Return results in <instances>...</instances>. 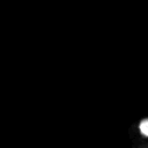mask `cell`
<instances>
[{
  "mask_svg": "<svg viewBox=\"0 0 148 148\" xmlns=\"http://www.w3.org/2000/svg\"><path fill=\"white\" fill-rule=\"evenodd\" d=\"M140 131L143 135L148 136V119H145L140 123Z\"/></svg>",
  "mask_w": 148,
  "mask_h": 148,
  "instance_id": "cell-1",
  "label": "cell"
}]
</instances>
